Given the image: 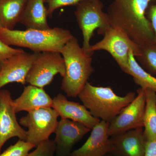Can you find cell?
<instances>
[{
    "label": "cell",
    "mask_w": 156,
    "mask_h": 156,
    "mask_svg": "<svg viewBox=\"0 0 156 156\" xmlns=\"http://www.w3.org/2000/svg\"><path fill=\"white\" fill-rule=\"evenodd\" d=\"M154 1L114 0L107 13L111 26L122 29L140 46L153 43L154 31L146 13Z\"/></svg>",
    "instance_id": "1"
},
{
    "label": "cell",
    "mask_w": 156,
    "mask_h": 156,
    "mask_svg": "<svg viewBox=\"0 0 156 156\" xmlns=\"http://www.w3.org/2000/svg\"><path fill=\"white\" fill-rule=\"evenodd\" d=\"M73 37L69 30L61 27L20 30L0 27V41L8 46L28 48L35 53L48 51L60 53Z\"/></svg>",
    "instance_id": "2"
},
{
    "label": "cell",
    "mask_w": 156,
    "mask_h": 156,
    "mask_svg": "<svg viewBox=\"0 0 156 156\" xmlns=\"http://www.w3.org/2000/svg\"><path fill=\"white\" fill-rule=\"evenodd\" d=\"M64 59L66 72L61 89L69 97H77L94 72L92 56L81 48L75 37L68 42L60 52Z\"/></svg>",
    "instance_id": "3"
},
{
    "label": "cell",
    "mask_w": 156,
    "mask_h": 156,
    "mask_svg": "<svg viewBox=\"0 0 156 156\" xmlns=\"http://www.w3.org/2000/svg\"><path fill=\"white\" fill-rule=\"evenodd\" d=\"M136 96L132 92L124 96H119L111 87H97L88 82L77 97L93 116L110 122Z\"/></svg>",
    "instance_id": "4"
},
{
    "label": "cell",
    "mask_w": 156,
    "mask_h": 156,
    "mask_svg": "<svg viewBox=\"0 0 156 156\" xmlns=\"http://www.w3.org/2000/svg\"><path fill=\"white\" fill-rule=\"evenodd\" d=\"M101 0H85L76 5L75 15L83 35V48L88 52L94 32L103 36L111 26L107 13L103 11Z\"/></svg>",
    "instance_id": "5"
},
{
    "label": "cell",
    "mask_w": 156,
    "mask_h": 156,
    "mask_svg": "<svg viewBox=\"0 0 156 156\" xmlns=\"http://www.w3.org/2000/svg\"><path fill=\"white\" fill-rule=\"evenodd\" d=\"M103 38L91 45L88 52L105 50L110 53L123 72L128 66L130 52L135 57L139 55L140 47L133 41L122 29L111 26L104 33Z\"/></svg>",
    "instance_id": "6"
},
{
    "label": "cell",
    "mask_w": 156,
    "mask_h": 156,
    "mask_svg": "<svg viewBox=\"0 0 156 156\" xmlns=\"http://www.w3.org/2000/svg\"><path fill=\"white\" fill-rule=\"evenodd\" d=\"M58 114L52 107L34 110L20 119L21 126L27 128L25 141L36 147L49 139L58 124Z\"/></svg>",
    "instance_id": "7"
},
{
    "label": "cell",
    "mask_w": 156,
    "mask_h": 156,
    "mask_svg": "<svg viewBox=\"0 0 156 156\" xmlns=\"http://www.w3.org/2000/svg\"><path fill=\"white\" fill-rule=\"evenodd\" d=\"M66 72L64 59L58 52H42L38 53L27 75L26 83L44 88L59 74L63 77Z\"/></svg>",
    "instance_id": "8"
},
{
    "label": "cell",
    "mask_w": 156,
    "mask_h": 156,
    "mask_svg": "<svg viewBox=\"0 0 156 156\" xmlns=\"http://www.w3.org/2000/svg\"><path fill=\"white\" fill-rule=\"evenodd\" d=\"M134 100L109 122L108 133L109 136L144 127L145 107V90L137 89Z\"/></svg>",
    "instance_id": "9"
},
{
    "label": "cell",
    "mask_w": 156,
    "mask_h": 156,
    "mask_svg": "<svg viewBox=\"0 0 156 156\" xmlns=\"http://www.w3.org/2000/svg\"><path fill=\"white\" fill-rule=\"evenodd\" d=\"M13 99L9 90L0 89V153L8 140L17 137L25 140L26 131L17 119Z\"/></svg>",
    "instance_id": "10"
},
{
    "label": "cell",
    "mask_w": 156,
    "mask_h": 156,
    "mask_svg": "<svg viewBox=\"0 0 156 156\" xmlns=\"http://www.w3.org/2000/svg\"><path fill=\"white\" fill-rule=\"evenodd\" d=\"M38 53L23 51L6 59L0 69V89L11 83L25 85L27 75Z\"/></svg>",
    "instance_id": "11"
},
{
    "label": "cell",
    "mask_w": 156,
    "mask_h": 156,
    "mask_svg": "<svg viewBox=\"0 0 156 156\" xmlns=\"http://www.w3.org/2000/svg\"><path fill=\"white\" fill-rule=\"evenodd\" d=\"M91 130L81 123L61 119L54 132L57 156L69 155L74 146Z\"/></svg>",
    "instance_id": "12"
},
{
    "label": "cell",
    "mask_w": 156,
    "mask_h": 156,
    "mask_svg": "<svg viewBox=\"0 0 156 156\" xmlns=\"http://www.w3.org/2000/svg\"><path fill=\"white\" fill-rule=\"evenodd\" d=\"M109 122L101 120L92 129L88 139L68 156H105L114 147L108 133Z\"/></svg>",
    "instance_id": "13"
},
{
    "label": "cell",
    "mask_w": 156,
    "mask_h": 156,
    "mask_svg": "<svg viewBox=\"0 0 156 156\" xmlns=\"http://www.w3.org/2000/svg\"><path fill=\"white\" fill-rule=\"evenodd\" d=\"M52 108L61 119L81 123L91 130L101 121L93 116L83 105L69 100L61 93L53 98Z\"/></svg>",
    "instance_id": "14"
},
{
    "label": "cell",
    "mask_w": 156,
    "mask_h": 156,
    "mask_svg": "<svg viewBox=\"0 0 156 156\" xmlns=\"http://www.w3.org/2000/svg\"><path fill=\"white\" fill-rule=\"evenodd\" d=\"M114 149L123 156H144L146 140L144 128H137L113 136Z\"/></svg>",
    "instance_id": "15"
},
{
    "label": "cell",
    "mask_w": 156,
    "mask_h": 156,
    "mask_svg": "<svg viewBox=\"0 0 156 156\" xmlns=\"http://www.w3.org/2000/svg\"><path fill=\"white\" fill-rule=\"evenodd\" d=\"M52 104L53 98L44 88L31 85L25 87L20 96L13 100V105L16 113L52 107Z\"/></svg>",
    "instance_id": "16"
},
{
    "label": "cell",
    "mask_w": 156,
    "mask_h": 156,
    "mask_svg": "<svg viewBox=\"0 0 156 156\" xmlns=\"http://www.w3.org/2000/svg\"><path fill=\"white\" fill-rule=\"evenodd\" d=\"M44 0H28L20 23L27 29L48 30V10Z\"/></svg>",
    "instance_id": "17"
},
{
    "label": "cell",
    "mask_w": 156,
    "mask_h": 156,
    "mask_svg": "<svg viewBox=\"0 0 156 156\" xmlns=\"http://www.w3.org/2000/svg\"><path fill=\"white\" fill-rule=\"evenodd\" d=\"M28 0H0V27L14 30L20 23Z\"/></svg>",
    "instance_id": "18"
},
{
    "label": "cell",
    "mask_w": 156,
    "mask_h": 156,
    "mask_svg": "<svg viewBox=\"0 0 156 156\" xmlns=\"http://www.w3.org/2000/svg\"><path fill=\"white\" fill-rule=\"evenodd\" d=\"M135 58L133 52H130L128 66L124 72L131 76L134 83L140 88L156 92V78L144 69Z\"/></svg>",
    "instance_id": "19"
},
{
    "label": "cell",
    "mask_w": 156,
    "mask_h": 156,
    "mask_svg": "<svg viewBox=\"0 0 156 156\" xmlns=\"http://www.w3.org/2000/svg\"><path fill=\"white\" fill-rule=\"evenodd\" d=\"M144 134L146 140L156 138V92L145 89Z\"/></svg>",
    "instance_id": "20"
},
{
    "label": "cell",
    "mask_w": 156,
    "mask_h": 156,
    "mask_svg": "<svg viewBox=\"0 0 156 156\" xmlns=\"http://www.w3.org/2000/svg\"><path fill=\"white\" fill-rule=\"evenodd\" d=\"M140 47V53L135 57L136 61L149 73L156 75V44L151 43Z\"/></svg>",
    "instance_id": "21"
},
{
    "label": "cell",
    "mask_w": 156,
    "mask_h": 156,
    "mask_svg": "<svg viewBox=\"0 0 156 156\" xmlns=\"http://www.w3.org/2000/svg\"><path fill=\"white\" fill-rule=\"evenodd\" d=\"M34 145L25 140L19 139L13 145L0 153V156H26Z\"/></svg>",
    "instance_id": "22"
},
{
    "label": "cell",
    "mask_w": 156,
    "mask_h": 156,
    "mask_svg": "<svg viewBox=\"0 0 156 156\" xmlns=\"http://www.w3.org/2000/svg\"><path fill=\"white\" fill-rule=\"evenodd\" d=\"M56 150L54 140H46L37 146L35 149L26 156H54Z\"/></svg>",
    "instance_id": "23"
},
{
    "label": "cell",
    "mask_w": 156,
    "mask_h": 156,
    "mask_svg": "<svg viewBox=\"0 0 156 156\" xmlns=\"http://www.w3.org/2000/svg\"><path fill=\"white\" fill-rule=\"evenodd\" d=\"M85 0H44L48 5V16L51 17L56 9L66 6L76 5L78 3Z\"/></svg>",
    "instance_id": "24"
},
{
    "label": "cell",
    "mask_w": 156,
    "mask_h": 156,
    "mask_svg": "<svg viewBox=\"0 0 156 156\" xmlns=\"http://www.w3.org/2000/svg\"><path fill=\"white\" fill-rule=\"evenodd\" d=\"M21 49H16L6 45L0 41V69L1 66L6 59L17 53L23 52Z\"/></svg>",
    "instance_id": "25"
},
{
    "label": "cell",
    "mask_w": 156,
    "mask_h": 156,
    "mask_svg": "<svg viewBox=\"0 0 156 156\" xmlns=\"http://www.w3.org/2000/svg\"><path fill=\"white\" fill-rule=\"evenodd\" d=\"M147 17L151 22L154 31V39L153 43L156 44V4L150 6Z\"/></svg>",
    "instance_id": "26"
},
{
    "label": "cell",
    "mask_w": 156,
    "mask_h": 156,
    "mask_svg": "<svg viewBox=\"0 0 156 156\" xmlns=\"http://www.w3.org/2000/svg\"><path fill=\"white\" fill-rule=\"evenodd\" d=\"M144 156H156V138L146 140Z\"/></svg>",
    "instance_id": "27"
}]
</instances>
